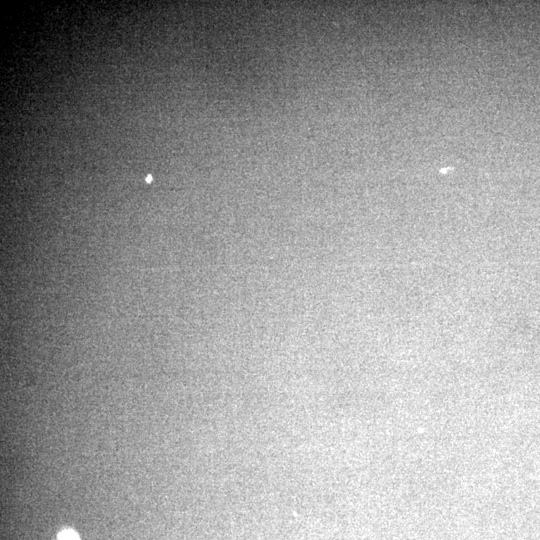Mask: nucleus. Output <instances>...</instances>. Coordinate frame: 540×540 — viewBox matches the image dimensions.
Here are the masks:
<instances>
[{"instance_id":"1","label":"nucleus","mask_w":540,"mask_h":540,"mask_svg":"<svg viewBox=\"0 0 540 540\" xmlns=\"http://www.w3.org/2000/svg\"><path fill=\"white\" fill-rule=\"evenodd\" d=\"M58 540H79L77 534L72 530H63L59 536Z\"/></svg>"}]
</instances>
